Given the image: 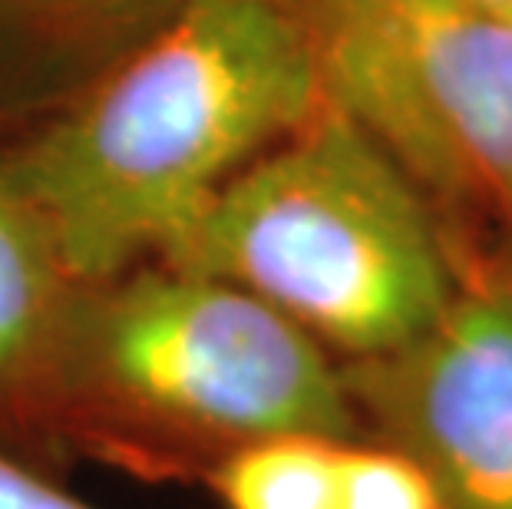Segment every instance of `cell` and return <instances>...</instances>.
<instances>
[{"label": "cell", "instance_id": "1", "mask_svg": "<svg viewBox=\"0 0 512 509\" xmlns=\"http://www.w3.org/2000/svg\"><path fill=\"white\" fill-rule=\"evenodd\" d=\"M324 103L271 0H192L80 110L0 169L73 285L162 262L215 196Z\"/></svg>", "mask_w": 512, "mask_h": 509}, {"label": "cell", "instance_id": "2", "mask_svg": "<svg viewBox=\"0 0 512 509\" xmlns=\"http://www.w3.org/2000/svg\"><path fill=\"white\" fill-rule=\"evenodd\" d=\"M63 453L195 486L248 443L364 440L341 364L232 281L149 262L80 288L57 364Z\"/></svg>", "mask_w": 512, "mask_h": 509}, {"label": "cell", "instance_id": "3", "mask_svg": "<svg viewBox=\"0 0 512 509\" xmlns=\"http://www.w3.org/2000/svg\"><path fill=\"white\" fill-rule=\"evenodd\" d=\"M162 262L245 288L337 364L413 341L463 275L427 196L328 103L248 162Z\"/></svg>", "mask_w": 512, "mask_h": 509}, {"label": "cell", "instance_id": "4", "mask_svg": "<svg viewBox=\"0 0 512 509\" xmlns=\"http://www.w3.org/2000/svg\"><path fill=\"white\" fill-rule=\"evenodd\" d=\"M324 103L407 172L433 212L512 245V20L470 0H294Z\"/></svg>", "mask_w": 512, "mask_h": 509}, {"label": "cell", "instance_id": "5", "mask_svg": "<svg viewBox=\"0 0 512 509\" xmlns=\"http://www.w3.org/2000/svg\"><path fill=\"white\" fill-rule=\"evenodd\" d=\"M341 374L364 440L407 453L440 509H512V278L463 268L427 331Z\"/></svg>", "mask_w": 512, "mask_h": 509}, {"label": "cell", "instance_id": "6", "mask_svg": "<svg viewBox=\"0 0 512 509\" xmlns=\"http://www.w3.org/2000/svg\"><path fill=\"white\" fill-rule=\"evenodd\" d=\"M76 295L80 285L0 172V450L50 476L70 467L53 394Z\"/></svg>", "mask_w": 512, "mask_h": 509}, {"label": "cell", "instance_id": "7", "mask_svg": "<svg viewBox=\"0 0 512 509\" xmlns=\"http://www.w3.org/2000/svg\"><path fill=\"white\" fill-rule=\"evenodd\" d=\"M341 443L311 433L248 443L212 470L205 490L222 509H331Z\"/></svg>", "mask_w": 512, "mask_h": 509}, {"label": "cell", "instance_id": "8", "mask_svg": "<svg viewBox=\"0 0 512 509\" xmlns=\"http://www.w3.org/2000/svg\"><path fill=\"white\" fill-rule=\"evenodd\" d=\"M331 509H440V503L407 453L377 440H347L337 453Z\"/></svg>", "mask_w": 512, "mask_h": 509}, {"label": "cell", "instance_id": "9", "mask_svg": "<svg viewBox=\"0 0 512 509\" xmlns=\"http://www.w3.org/2000/svg\"><path fill=\"white\" fill-rule=\"evenodd\" d=\"M0 509H96L70 493L57 476L0 450Z\"/></svg>", "mask_w": 512, "mask_h": 509}, {"label": "cell", "instance_id": "10", "mask_svg": "<svg viewBox=\"0 0 512 509\" xmlns=\"http://www.w3.org/2000/svg\"><path fill=\"white\" fill-rule=\"evenodd\" d=\"M470 4H476L479 10H486V14L512 20V0H470Z\"/></svg>", "mask_w": 512, "mask_h": 509}]
</instances>
